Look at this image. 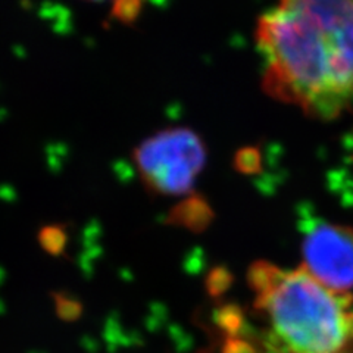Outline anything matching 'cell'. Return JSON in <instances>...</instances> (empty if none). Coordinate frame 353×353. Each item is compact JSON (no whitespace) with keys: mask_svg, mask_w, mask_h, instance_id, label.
Returning a JSON list of instances; mask_svg holds the SVG:
<instances>
[{"mask_svg":"<svg viewBox=\"0 0 353 353\" xmlns=\"http://www.w3.org/2000/svg\"><path fill=\"white\" fill-rule=\"evenodd\" d=\"M263 90L316 119L353 99V0H280L259 18Z\"/></svg>","mask_w":353,"mask_h":353,"instance_id":"obj_1","label":"cell"},{"mask_svg":"<svg viewBox=\"0 0 353 353\" xmlns=\"http://www.w3.org/2000/svg\"><path fill=\"white\" fill-rule=\"evenodd\" d=\"M256 305L292 353H340L353 340L352 293L330 289L303 267L259 261L249 270Z\"/></svg>","mask_w":353,"mask_h":353,"instance_id":"obj_2","label":"cell"},{"mask_svg":"<svg viewBox=\"0 0 353 353\" xmlns=\"http://www.w3.org/2000/svg\"><path fill=\"white\" fill-rule=\"evenodd\" d=\"M140 180L159 196L192 192L206 163V146L189 128H168L143 140L132 152Z\"/></svg>","mask_w":353,"mask_h":353,"instance_id":"obj_3","label":"cell"},{"mask_svg":"<svg viewBox=\"0 0 353 353\" xmlns=\"http://www.w3.org/2000/svg\"><path fill=\"white\" fill-rule=\"evenodd\" d=\"M303 265L330 289L350 293L353 289V228L314 219L303 230Z\"/></svg>","mask_w":353,"mask_h":353,"instance_id":"obj_4","label":"cell"},{"mask_svg":"<svg viewBox=\"0 0 353 353\" xmlns=\"http://www.w3.org/2000/svg\"><path fill=\"white\" fill-rule=\"evenodd\" d=\"M171 223L190 230H203L212 219V211L201 197H190L176 206L171 216Z\"/></svg>","mask_w":353,"mask_h":353,"instance_id":"obj_5","label":"cell"},{"mask_svg":"<svg viewBox=\"0 0 353 353\" xmlns=\"http://www.w3.org/2000/svg\"><path fill=\"white\" fill-rule=\"evenodd\" d=\"M50 297L53 301V307L57 316L63 323H77L83 316L84 305L80 297L75 294L65 292V290H57L52 292Z\"/></svg>","mask_w":353,"mask_h":353,"instance_id":"obj_6","label":"cell"},{"mask_svg":"<svg viewBox=\"0 0 353 353\" xmlns=\"http://www.w3.org/2000/svg\"><path fill=\"white\" fill-rule=\"evenodd\" d=\"M39 243L41 249L50 256H62L68 243V234L62 225H46L39 231Z\"/></svg>","mask_w":353,"mask_h":353,"instance_id":"obj_7","label":"cell"},{"mask_svg":"<svg viewBox=\"0 0 353 353\" xmlns=\"http://www.w3.org/2000/svg\"><path fill=\"white\" fill-rule=\"evenodd\" d=\"M236 168L241 174H258L261 171V152L256 148H245L236 153Z\"/></svg>","mask_w":353,"mask_h":353,"instance_id":"obj_8","label":"cell"},{"mask_svg":"<svg viewBox=\"0 0 353 353\" xmlns=\"http://www.w3.org/2000/svg\"><path fill=\"white\" fill-rule=\"evenodd\" d=\"M141 5L143 0H115L112 14L118 21L124 22V24H130V22L136 21L140 15Z\"/></svg>","mask_w":353,"mask_h":353,"instance_id":"obj_9","label":"cell"},{"mask_svg":"<svg viewBox=\"0 0 353 353\" xmlns=\"http://www.w3.org/2000/svg\"><path fill=\"white\" fill-rule=\"evenodd\" d=\"M87 2H102V0H87Z\"/></svg>","mask_w":353,"mask_h":353,"instance_id":"obj_10","label":"cell"}]
</instances>
